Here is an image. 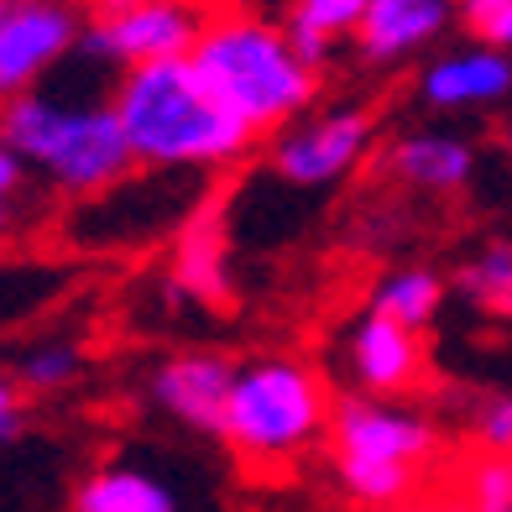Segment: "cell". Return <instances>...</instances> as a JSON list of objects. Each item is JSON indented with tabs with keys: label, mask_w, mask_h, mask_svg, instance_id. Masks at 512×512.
<instances>
[{
	"label": "cell",
	"mask_w": 512,
	"mask_h": 512,
	"mask_svg": "<svg viewBox=\"0 0 512 512\" xmlns=\"http://www.w3.org/2000/svg\"><path fill=\"white\" fill-rule=\"evenodd\" d=\"M110 100L142 168H194V173L230 168L262 136L209 84L194 53L121 68V84H115Z\"/></svg>",
	"instance_id": "6da1fadb"
},
{
	"label": "cell",
	"mask_w": 512,
	"mask_h": 512,
	"mask_svg": "<svg viewBox=\"0 0 512 512\" xmlns=\"http://www.w3.org/2000/svg\"><path fill=\"white\" fill-rule=\"evenodd\" d=\"M6 147H16L53 189L74 199H95L131 178L136 152L131 136L115 115V100H79V95H53V89H21L6 105L0 121Z\"/></svg>",
	"instance_id": "7a4b0ae2"
},
{
	"label": "cell",
	"mask_w": 512,
	"mask_h": 512,
	"mask_svg": "<svg viewBox=\"0 0 512 512\" xmlns=\"http://www.w3.org/2000/svg\"><path fill=\"white\" fill-rule=\"evenodd\" d=\"M194 63L256 131L293 126L319 89V68L293 48L288 27L256 16H220L194 42Z\"/></svg>",
	"instance_id": "3957f363"
},
{
	"label": "cell",
	"mask_w": 512,
	"mask_h": 512,
	"mask_svg": "<svg viewBox=\"0 0 512 512\" xmlns=\"http://www.w3.org/2000/svg\"><path fill=\"white\" fill-rule=\"evenodd\" d=\"M330 445L345 492L356 502L387 507L413 497V486L434 455V429L424 413L403 408L398 398L356 392V398H340L330 413Z\"/></svg>",
	"instance_id": "277c9868"
},
{
	"label": "cell",
	"mask_w": 512,
	"mask_h": 512,
	"mask_svg": "<svg viewBox=\"0 0 512 512\" xmlns=\"http://www.w3.org/2000/svg\"><path fill=\"white\" fill-rule=\"evenodd\" d=\"M330 424V403L309 366L262 356L251 366H236V387L225 403V434L246 460L283 465L304 455Z\"/></svg>",
	"instance_id": "5b68a950"
},
{
	"label": "cell",
	"mask_w": 512,
	"mask_h": 512,
	"mask_svg": "<svg viewBox=\"0 0 512 512\" xmlns=\"http://www.w3.org/2000/svg\"><path fill=\"white\" fill-rule=\"evenodd\" d=\"M204 11L194 0H136V6L105 11L95 27L79 37V53L110 63V68H136L152 58H178L194 53V42L204 37Z\"/></svg>",
	"instance_id": "8992f818"
},
{
	"label": "cell",
	"mask_w": 512,
	"mask_h": 512,
	"mask_svg": "<svg viewBox=\"0 0 512 512\" xmlns=\"http://www.w3.org/2000/svg\"><path fill=\"white\" fill-rule=\"evenodd\" d=\"M366 147H371V115L356 105H335L277 136L272 173L293 189H330L366 157Z\"/></svg>",
	"instance_id": "52a82bcc"
},
{
	"label": "cell",
	"mask_w": 512,
	"mask_h": 512,
	"mask_svg": "<svg viewBox=\"0 0 512 512\" xmlns=\"http://www.w3.org/2000/svg\"><path fill=\"white\" fill-rule=\"evenodd\" d=\"M74 0H0V89L21 95L79 48Z\"/></svg>",
	"instance_id": "ba28073f"
},
{
	"label": "cell",
	"mask_w": 512,
	"mask_h": 512,
	"mask_svg": "<svg viewBox=\"0 0 512 512\" xmlns=\"http://www.w3.org/2000/svg\"><path fill=\"white\" fill-rule=\"evenodd\" d=\"M173 293L204 309H230V246H225V199L204 194L189 220H178L173 241Z\"/></svg>",
	"instance_id": "9c48e42d"
},
{
	"label": "cell",
	"mask_w": 512,
	"mask_h": 512,
	"mask_svg": "<svg viewBox=\"0 0 512 512\" xmlns=\"http://www.w3.org/2000/svg\"><path fill=\"white\" fill-rule=\"evenodd\" d=\"M230 387H236V366L215 351H183L152 371V403L199 434H225Z\"/></svg>",
	"instance_id": "30bf717a"
},
{
	"label": "cell",
	"mask_w": 512,
	"mask_h": 512,
	"mask_svg": "<svg viewBox=\"0 0 512 512\" xmlns=\"http://www.w3.org/2000/svg\"><path fill=\"white\" fill-rule=\"evenodd\" d=\"M345 361H351V382H356L361 392H377V398L413 392V387H418V371H424V351H418L413 324L392 319V314H382V309H371L366 319L351 324Z\"/></svg>",
	"instance_id": "8fae6325"
},
{
	"label": "cell",
	"mask_w": 512,
	"mask_h": 512,
	"mask_svg": "<svg viewBox=\"0 0 512 512\" xmlns=\"http://www.w3.org/2000/svg\"><path fill=\"white\" fill-rule=\"evenodd\" d=\"M450 11V0H371L356 27V48L366 63H398L445 32Z\"/></svg>",
	"instance_id": "7c38bea8"
},
{
	"label": "cell",
	"mask_w": 512,
	"mask_h": 512,
	"mask_svg": "<svg viewBox=\"0 0 512 512\" xmlns=\"http://www.w3.org/2000/svg\"><path fill=\"white\" fill-rule=\"evenodd\" d=\"M512 89V63L497 48H465L439 58L424 74V100L434 110H476V105H497Z\"/></svg>",
	"instance_id": "4fadbf2b"
},
{
	"label": "cell",
	"mask_w": 512,
	"mask_h": 512,
	"mask_svg": "<svg viewBox=\"0 0 512 512\" xmlns=\"http://www.w3.org/2000/svg\"><path fill=\"white\" fill-rule=\"evenodd\" d=\"M387 168H392V178H403L424 194H455L471 183L476 152H471V142H460V136L418 131V136H403V142L392 147Z\"/></svg>",
	"instance_id": "5bb4252c"
},
{
	"label": "cell",
	"mask_w": 512,
	"mask_h": 512,
	"mask_svg": "<svg viewBox=\"0 0 512 512\" xmlns=\"http://www.w3.org/2000/svg\"><path fill=\"white\" fill-rule=\"evenodd\" d=\"M366 6H371V0H288V21H283V27L293 37V48L319 68L324 58H330L335 37H345V32L356 37Z\"/></svg>",
	"instance_id": "9a60e30c"
},
{
	"label": "cell",
	"mask_w": 512,
	"mask_h": 512,
	"mask_svg": "<svg viewBox=\"0 0 512 512\" xmlns=\"http://www.w3.org/2000/svg\"><path fill=\"white\" fill-rule=\"evenodd\" d=\"M74 507L79 512H173L178 497L173 486H162L157 476L147 471H95L79 492H74Z\"/></svg>",
	"instance_id": "2e32d148"
},
{
	"label": "cell",
	"mask_w": 512,
	"mask_h": 512,
	"mask_svg": "<svg viewBox=\"0 0 512 512\" xmlns=\"http://www.w3.org/2000/svg\"><path fill=\"white\" fill-rule=\"evenodd\" d=\"M439 304H445V283H439L434 272H424V267L387 272L382 283L371 288V309L403 319V324H413V330H424V324L439 314Z\"/></svg>",
	"instance_id": "e0dca14e"
},
{
	"label": "cell",
	"mask_w": 512,
	"mask_h": 512,
	"mask_svg": "<svg viewBox=\"0 0 512 512\" xmlns=\"http://www.w3.org/2000/svg\"><path fill=\"white\" fill-rule=\"evenodd\" d=\"M460 293L471 298L476 309L497 314V319H512V246H486L481 256H471V262L460 267Z\"/></svg>",
	"instance_id": "ac0fdd59"
},
{
	"label": "cell",
	"mask_w": 512,
	"mask_h": 512,
	"mask_svg": "<svg viewBox=\"0 0 512 512\" xmlns=\"http://www.w3.org/2000/svg\"><path fill=\"white\" fill-rule=\"evenodd\" d=\"M79 377V345L68 340H42L16 356V382L27 392H58Z\"/></svg>",
	"instance_id": "d6986e66"
},
{
	"label": "cell",
	"mask_w": 512,
	"mask_h": 512,
	"mask_svg": "<svg viewBox=\"0 0 512 512\" xmlns=\"http://www.w3.org/2000/svg\"><path fill=\"white\" fill-rule=\"evenodd\" d=\"M465 502L476 512H512V455L486 450V460L465 471Z\"/></svg>",
	"instance_id": "ffe728a7"
},
{
	"label": "cell",
	"mask_w": 512,
	"mask_h": 512,
	"mask_svg": "<svg viewBox=\"0 0 512 512\" xmlns=\"http://www.w3.org/2000/svg\"><path fill=\"white\" fill-rule=\"evenodd\" d=\"M476 439L492 455H512V398H492L476 413Z\"/></svg>",
	"instance_id": "44dd1931"
},
{
	"label": "cell",
	"mask_w": 512,
	"mask_h": 512,
	"mask_svg": "<svg viewBox=\"0 0 512 512\" xmlns=\"http://www.w3.org/2000/svg\"><path fill=\"white\" fill-rule=\"evenodd\" d=\"M502 6H512V0H460V16H465V21H471V27L481 32V27L497 16Z\"/></svg>",
	"instance_id": "7402d4cb"
},
{
	"label": "cell",
	"mask_w": 512,
	"mask_h": 512,
	"mask_svg": "<svg viewBox=\"0 0 512 512\" xmlns=\"http://www.w3.org/2000/svg\"><path fill=\"white\" fill-rule=\"evenodd\" d=\"M481 37H486V42H497V48H512V6H502L492 21H486Z\"/></svg>",
	"instance_id": "603a6c76"
},
{
	"label": "cell",
	"mask_w": 512,
	"mask_h": 512,
	"mask_svg": "<svg viewBox=\"0 0 512 512\" xmlns=\"http://www.w3.org/2000/svg\"><path fill=\"white\" fill-rule=\"evenodd\" d=\"M84 6L95 11V16H105V11H121V6H136V0H84Z\"/></svg>",
	"instance_id": "cb8c5ba5"
},
{
	"label": "cell",
	"mask_w": 512,
	"mask_h": 512,
	"mask_svg": "<svg viewBox=\"0 0 512 512\" xmlns=\"http://www.w3.org/2000/svg\"><path fill=\"white\" fill-rule=\"evenodd\" d=\"M502 147H507V157H512V136H507V142H502Z\"/></svg>",
	"instance_id": "d4e9b609"
}]
</instances>
